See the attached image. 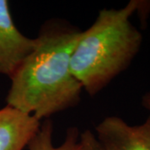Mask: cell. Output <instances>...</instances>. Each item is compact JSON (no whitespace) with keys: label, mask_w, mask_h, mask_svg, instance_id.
Segmentation results:
<instances>
[{"label":"cell","mask_w":150,"mask_h":150,"mask_svg":"<svg viewBox=\"0 0 150 150\" xmlns=\"http://www.w3.org/2000/svg\"><path fill=\"white\" fill-rule=\"evenodd\" d=\"M82 32L59 18L44 23L36 47L10 78L7 105L39 121L78 105L83 88L70 62Z\"/></svg>","instance_id":"1"},{"label":"cell","mask_w":150,"mask_h":150,"mask_svg":"<svg viewBox=\"0 0 150 150\" xmlns=\"http://www.w3.org/2000/svg\"><path fill=\"white\" fill-rule=\"evenodd\" d=\"M144 2L131 0L118 9H102L82 32L70 67L83 90L94 96L129 67L139 50L143 36L130 18Z\"/></svg>","instance_id":"2"},{"label":"cell","mask_w":150,"mask_h":150,"mask_svg":"<svg viewBox=\"0 0 150 150\" xmlns=\"http://www.w3.org/2000/svg\"><path fill=\"white\" fill-rule=\"evenodd\" d=\"M36 44V38L27 37L16 27L8 2L0 0V74L10 79Z\"/></svg>","instance_id":"3"},{"label":"cell","mask_w":150,"mask_h":150,"mask_svg":"<svg viewBox=\"0 0 150 150\" xmlns=\"http://www.w3.org/2000/svg\"><path fill=\"white\" fill-rule=\"evenodd\" d=\"M96 137L106 150H150V116L131 126L117 116H109L95 128Z\"/></svg>","instance_id":"4"},{"label":"cell","mask_w":150,"mask_h":150,"mask_svg":"<svg viewBox=\"0 0 150 150\" xmlns=\"http://www.w3.org/2000/svg\"><path fill=\"white\" fill-rule=\"evenodd\" d=\"M40 124L35 117L15 108H0V150H23Z\"/></svg>","instance_id":"5"},{"label":"cell","mask_w":150,"mask_h":150,"mask_svg":"<svg viewBox=\"0 0 150 150\" xmlns=\"http://www.w3.org/2000/svg\"><path fill=\"white\" fill-rule=\"evenodd\" d=\"M54 124L48 118L41 122L40 127L28 144V150H79V133L76 127L67 129L64 143L58 147L53 144Z\"/></svg>","instance_id":"6"},{"label":"cell","mask_w":150,"mask_h":150,"mask_svg":"<svg viewBox=\"0 0 150 150\" xmlns=\"http://www.w3.org/2000/svg\"><path fill=\"white\" fill-rule=\"evenodd\" d=\"M79 150H106L90 129H86L79 135Z\"/></svg>","instance_id":"7"},{"label":"cell","mask_w":150,"mask_h":150,"mask_svg":"<svg viewBox=\"0 0 150 150\" xmlns=\"http://www.w3.org/2000/svg\"><path fill=\"white\" fill-rule=\"evenodd\" d=\"M142 104L143 106L150 111V91L146 93L142 98Z\"/></svg>","instance_id":"8"}]
</instances>
